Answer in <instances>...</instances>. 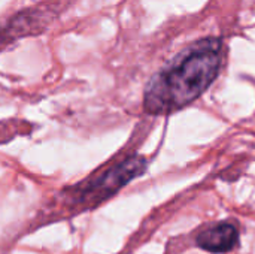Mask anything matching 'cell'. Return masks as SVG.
I'll return each mask as SVG.
<instances>
[{"label":"cell","instance_id":"obj_3","mask_svg":"<svg viewBox=\"0 0 255 254\" xmlns=\"http://www.w3.org/2000/svg\"><path fill=\"white\" fill-rule=\"evenodd\" d=\"M239 241V232L232 223H218L199 234L196 243L209 253H229Z\"/></svg>","mask_w":255,"mask_h":254},{"label":"cell","instance_id":"obj_1","mask_svg":"<svg viewBox=\"0 0 255 254\" xmlns=\"http://www.w3.org/2000/svg\"><path fill=\"white\" fill-rule=\"evenodd\" d=\"M223 64V42L205 37L182 49L148 82L143 108L148 114H172L199 99L217 79Z\"/></svg>","mask_w":255,"mask_h":254},{"label":"cell","instance_id":"obj_2","mask_svg":"<svg viewBox=\"0 0 255 254\" xmlns=\"http://www.w3.org/2000/svg\"><path fill=\"white\" fill-rule=\"evenodd\" d=\"M146 162L142 157H130L121 165L115 166L109 172H106L102 178H99L87 192L96 201H103L118 192L123 186H126L130 180L140 175L145 171Z\"/></svg>","mask_w":255,"mask_h":254}]
</instances>
